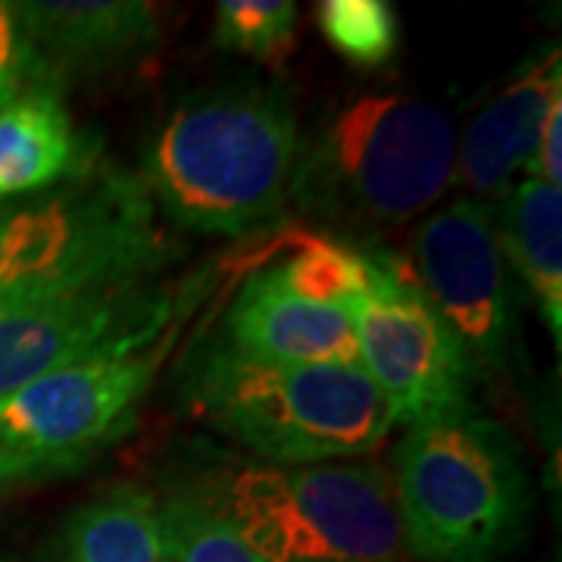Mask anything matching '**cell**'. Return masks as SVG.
Wrapping results in <instances>:
<instances>
[{
  "label": "cell",
  "mask_w": 562,
  "mask_h": 562,
  "mask_svg": "<svg viewBox=\"0 0 562 562\" xmlns=\"http://www.w3.org/2000/svg\"><path fill=\"white\" fill-rule=\"evenodd\" d=\"M301 157L288 94L225 85L179 101L144 157L154 206L198 235L241 238L281 220Z\"/></svg>",
  "instance_id": "6da1fadb"
},
{
  "label": "cell",
  "mask_w": 562,
  "mask_h": 562,
  "mask_svg": "<svg viewBox=\"0 0 562 562\" xmlns=\"http://www.w3.org/2000/svg\"><path fill=\"white\" fill-rule=\"evenodd\" d=\"M391 482L406 553L422 562L506 560L531 516L522 447L475 403L406 425Z\"/></svg>",
  "instance_id": "7a4b0ae2"
},
{
  "label": "cell",
  "mask_w": 562,
  "mask_h": 562,
  "mask_svg": "<svg viewBox=\"0 0 562 562\" xmlns=\"http://www.w3.org/2000/svg\"><path fill=\"white\" fill-rule=\"evenodd\" d=\"M457 132L409 94H357L301 140L291 203L306 216L375 232L425 213L453 181Z\"/></svg>",
  "instance_id": "3957f363"
},
{
  "label": "cell",
  "mask_w": 562,
  "mask_h": 562,
  "mask_svg": "<svg viewBox=\"0 0 562 562\" xmlns=\"http://www.w3.org/2000/svg\"><path fill=\"white\" fill-rule=\"evenodd\" d=\"M203 419L272 465L366 457L394 431V413L362 366H284L213 344L191 375Z\"/></svg>",
  "instance_id": "277c9868"
},
{
  "label": "cell",
  "mask_w": 562,
  "mask_h": 562,
  "mask_svg": "<svg viewBox=\"0 0 562 562\" xmlns=\"http://www.w3.org/2000/svg\"><path fill=\"white\" fill-rule=\"evenodd\" d=\"M162 260L157 206L144 181L113 162L0 203V303L147 281Z\"/></svg>",
  "instance_id": "5b68a950"
},
{
  "label": "cell",
  "mask_w": 562,
  "mask_h": 562,
  "mask_svg": "<svg viewBox=\"0 0 562 562\" xmlns=\"http://www.w3.org/2000/svg\"><path fill=\"white\" fill-rule=\"evenodd\" d=\"M260 562H406L391 472L379 462L216 472L198 491Z\"/></svg>",
  "instance_id": "8992f818"
},
{
  "label": "cell",
  "mask_w": 562,
  "mask_h": 562,
  "mask_svg": "<svg viewBox=\"0 0 562 562\" xmlns=\"http://www.w3.org/2000/svg\"><path fill=\"white\" fill-rule=\"evenodd\" d=\"M162 347L103 350L41 375L0 401V491L79 469L135 419Z\"/></svg>",
  "instance_id": "52a82bcc"
},
{
  "label": "cell",
  "mask_w": 562,
  "mask_h": 562,
  "mask_svg": "<svg viewBox=\"0 0 562 562\" xmlns=\"http://www.w3.org/2000/svg\"><path fill=\"white\" fill-rule=\"evenodd\" d=\"M422 297L453 331L479 382H506L519 366V294L494 213L457 198L422 222L406 266Z\"/></svg>",
  "instance_id": "ba28073f"
},
{
  "label": "cell",
  "mask_w": 562,
  "mask_h": 562,
  "mask_svg": "<svg viewBox=\"0 0 562 562\" xmlns=\"http://www.w3.org/2000/svg\"><path fill=\"white\" fill-rule=\"evenodd\" d=\"M372 257V284L350 316L360 366L403 425L475 403V369L397 257Z\"/></svg>",
  "instance_id": "9c48e42d"
},
{
  "label": "cell",
  "mask_w": 562,
  "mask_h": 562,
  "mask_svg": "<svg viewBox=\"0 0 562 562\" xmlns=\"http://www.w3.org/2000/svg\"><path fill=\"white\" fill-rule=\"evenodd\" d=\"M154 279L0 303V401L103 350L147 344L169 319Z\"/></svg>",
  "instance_id": "30bf717a"
},
{
  "label": "cell",
  "mask_w": 562,
  "mask_h": 562,
  "mask_svg": "<svg viewBox=\"0 0 562 562\" xmlns=\"http://www.w3.org/2000/svg\"><path fill=\"white\" fill-rule=\"evenodd\" d=\"M25 54L29 88L60 94L66 81H98L154 57L157 10L140 0L7 3Z\"/></svg>",
  "instance_id": "8fae6325"
},
{
  "label": "cell",
  "mask_w": 562,
  "mask_h": 562,
  "mask_svg": "<svg viewBox=\"0 0 562 562\" xmlns=\"http://www.w3.org/2000/svg\"><path fill=\"white\" fill-rule=\"evenodd\" d=\"M562 103L560 44L543 47L519 76L491 98L457 144L453 181L469 194L494 198L513 188L519 169H528L550 110Z\"/></svg>",
  "instance_id": "7c38bea8"
},
{
  "label": "cell",
  "mask_w": 562,
  "mask_h": 562,
  "mask_svg": "<svg viewBox=\"0 0 562 562\" xmlns=\"http://www.w3.org/2000/svg\"><path fill=\"white\" fill-rule=\"evenodd\" d=\"M232 350L284 366H360L350 310L284 294L262 272L250 276L225 316Z\"/></svg>",
  "instance_id": "4fadbf2b"
},
{
  "label": "cell",
  "mask_w": 562,
  "mask_h": 562,
  "mask_svg": "<svg viewBox=\"0 0 562 562\" xmlns=\"http://www.w3.org/2000/svg\"><path fill=\"white\" fill-rule=\"evenodd\" d=\"M101 160L60 94L25 88L0 106V203L50 191Z\"/></svg>",
  "instance_id": "5bb4252c"
},
{
  "label": "cell",
  "mask_w": 562,
  "mask_h": 562,
  "mask_svg": "<svg viewBox=\"0 0 562 562\" xmlns=\"http://www.w3.org/2000/svg\"><path fill=\"white\" fill-rule=\"evenodd\" d=\"M513 276L531 291L553 344H562V191L538 179L516 181L494 220Z\"/></svg>",
  "instance_id": "9a60e30c"
},
{
  "label": "cell",
  "mask_w": 562,
  "mask_h": 562,
  "mask_svg": "<svg viewBox=\"0 0 562 562\" xmlns=\"http://www.w3.org/2000/svg\"><path fill=\"white\" fill-rule=\"evenodd\" d=\"M66 562H172L160 503L125 484L85 503L66 531Z\"/></svg>",
  "instance_id": "2e32d148"
},
{
  "label": "cell",
  "mask_w": 562,
  "mask_h": 562,
  "mask_svg": "<svg viewBox=\"0 0 562 562\" xmlns=\"http://www.w3.org/2000/svg\"><path fill=\"white\" fill-rule=\"evenodd\" d=\"M262 276L301 301L353 310L372 284V257L335 238L297 235L294 254L266 266Z\"/></svg>",
  "instance_id": "e0dca14e"
},
{
  "label": "cell",
  "mask_w": 562,
  "mask_h": 562,
  "mask_svg": "<svg viewBox=\"0 0 562 562\" xmlns=\"http://www.w3.org/2000/svg\"><path fill=\"white\" fill-rule=\"evenodd\" d=\"M160 525L172 562H260L232 522L198 491L160 503Z\"/></svg>",
  "instance_id": "ac0fdd59"
},
{
  "label": "cell",
  "mask_w": 562,
  "mask_h": 562,
  "mask_svg": "<svg viewBox=\"0 0 562 562\" xmlns=\"http://www.w3.org/2000/svg\"><path fill=\"white\" fill-rule=\"evenodd\" d=\"M316 20L325 41L360 69H379L397 54L401 20L387 0H325Z\"/></svg>",
  "instance_id": "d6986e66"
},
{
  "label": "cell",
  "mask_w": 562,
  "mask_h": 562,
  "mask_svg": "<svg viewBox=\"0 0 562 562\" xmlns=\"http://www.w3.org/2000/svg\"><path fill=\"white\" fill-rule=\"evenodd\" d=\"M216 41L269 66H284L297 47V7L291 0L216 3Z\"/></svg>",
  "instance_id": "ffe728a7"
},
{
  "label": "cell",
  "mask_w": 562,
  "mask_h": 562,
  "mask_svg": "<svg viewBox=\"0 0 562 562\" xmlns=\"http://www.w3.org/2000/svg\"><path fill=\"white\" fill-rule=\"evenodd\" d=\"M25 88L29 81H25V54H22L20 32L7 3H0V106L13 101Z\"/></svg>",
  "instance_id": "44dd1931"
},
{
  "label": "cell",
  "mask_w": 562,
  "mask_h": 562,
  "mask_svg": "<svg viewBox=\"0 0 562 562\" xmlns=\"http://www.w3.org/2000/svg\"><path fill=\"white\" fill-rule=\"evenodd\" d=\"M560 138H562V103L550 110V116L543 122L541 138L535 147V157L528 162V179L547 181L553 188H560L562 181V157H560Z\"/></svg>",
  "instance_id": "7402d4cb"
}]
</instances>
